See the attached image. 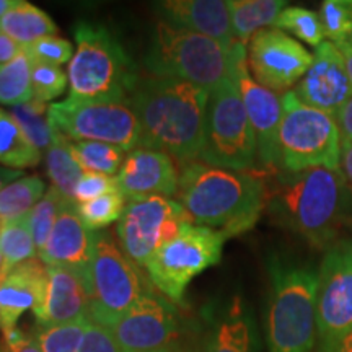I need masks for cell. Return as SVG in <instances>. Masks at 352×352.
I'll return each instance as SVG.
<instances>
[{"label": "cell", "mask_w": 352, "mask_h": 352, "mask_svg": "<svg viewBox=\"0 0 352 352\" xmlns=\"http://www.w3.org/2000/svg\"><path fill=\"white\" fill-rule=\"evenodd\" d=\"M209 91L166 77H139L129 104L140 124V147L164 152L183 165L201 155Z\"/></svg>", "instance_id": "1"}, {"label": "cell", "mask_w": 352, "mask_h": 352, "mask_svg": "<svg viewBox=\"0 0 352 352\" xmlns=\"http://www.w3.org/2000/svg\"><path fill=\"white\" fill-rule=\"evenodd\" d=\"M266 191L256 171H233L192 162L183 165L176 196L192 222L232 239L254 227L266 206Z\"/></svg>", "instance_id": "2"}, {"label": "cell", "mask_w": 352, "mask_h": 352, "mask_svg": "<svg viewBox=\"0 0 352 352\" xmlns=\"http://www.w3.org/2000/svg\"><path fill=\"white\" fill-rule=\"evenodd\" d=\"M277 175V184L266 191L272 217L315 248H329L349 209L351 195L341 171L310 168Z\"/></svg>", "instance_id": "3"}, {"label": "cell", "mask_w": 352, "mask_h": 352, "mask_svg": "<svg viewBox=\"0 0 352 352\" xmlns=\"http://www.w3.org/2000/svg\"><path fill=\"white\" fill-rule=\"evenodd\" d=\"M267 274V349L270 352H314L318 271L308 263L284 254H271Z\"/></svg>", "instance_id": "4"}, {"label": "cell", "mask_w": 352, "mask_h": 352, "mask_svg": "<svg viewBox=\"0 0 352 352\" xmlns=\"http://www.w3.org/2000/svg\"><path fill=\"white\" fill-rule=\"evenodd\" d=\"M243 47L239 41L226 46L204 34L158 21L145 67L151 76L176 78L212 91L220 83L235 80L236 59Z\"/></svg>", "instance_id": "5"}, {"label": "cell", "mask_w": 352, "mask_h": 352, "mask_svg": "<svg viewBox=\"0 0 352 352\" xmlns=\"http://www.w3.org/2000/svg\"><path fill=\"white\" fill-rule=\"evenodd\" d=\"M69 63V96L77 101H129L139 80L134 64L103 25L78 21Z\"/></svg>", "instance_id": "6"}, {"label": "cell", "mask_w": 352, "mask_h": 352, "mask_svg": "<svg viewBox=\"0 0 352 352\" xmlns=\"http://www.w3.org/2000/svg\"><path fill=\"white\" fill-rule=\"evenodd\" d=\"M279 158L280 170L289 173L310 168L341 171V135L336 120L308 107L294 90L283 95Z\"/></svg>", "instance_id": "7"}, {"label": "cell", "mask_w": 352, "mask_h": 352, "mask_svg": "<svg viewBox=\"0 0 352 352\" xmlns=\"http://www.w3.org/2000/svg\"><path fill=\"white\" fill-rule=\"evenodd\" d=\"M199 160L217 168L258 173L256 139L235 80L209 91Z\"/></svg>", "instance_id": "8"}, {"label": "cell", "mask_w": 352, "mask_h": 352, "mask_svg": "<svg viewBox=\"0 0 352 352\" xmlns=\"http://www.w3.org/2000/svg\"><path fill=\"white\" fill-rule=\"evenodd\" d=\"M152 289L138 264L121 252L108 232H96L94 258L88 270V315L95 323L111 329L118 320Z\"/></svg>", "instance_id": "9"}, {"label": "cell", "mask_w": 352, "mask_h": 352, "mask_svg": "<svg viewBox=\"0 0 352 352\" xmlns=\"http://www.w3.org/2000/svg\"><path fill=\"white\" fill-rule=\"evenodd\" d=\"M227 240L226 233L215 228L184 223L178 235L145 264L148 280L170 302L182 303L189 283L220 263Z\"/></svg>", "instance_id": "10"}, {"label": "cell", "mask_w": 352, "mask_h": 352, "mask_svg": "<svg viewBox=\"0 0 352 352\" xmlns=\"http://www.w3.org/2000/svg\"><path fill=\"white\" fill-rule=\"evenodd\" d=\"M50 122L69 140H94L124 152L140 147V124L129 101L64 100L50 107Z\"/></svg>", "instance_id": "11"}, {"label": "cell", "mask_w": 352, "mask_h": 352, "mask_svg": "<svg viewBox=\"0 0 352 352\" xmlns=\"http://www.w3.org/2000/svg\"><path fill=\"white\" fill-rule=\"evenodd\" d=\"M188 222H192V219L178 201L165 196H147L127 199L116 232L126 256L145 267L153 254L175 239Z\"/></svg>", "instance_id": "12"}, {"label": "cell", "mask_w": 352, "mask_h": 352, "mask_svg": "<svg viewBox=\"0 0 352 352\" xmlns=\"http://www.w3.org/2000/svg\"><path fill=\"white\" fill-rule=\"evenodd\" d=\"M352 328V240H336L324 253L316 290V352Z\"/></svg>", "instance_id": "13"}, {"label": "cell", "mask_w": 352, "mask_h": 352, "mask_svg": "<svg viewBox=\"0 0 352 352\" xmlns=\"http://www.w3.org/2000/svg\"><path fill=\"white\" fill-rule=\"evenodd\" d=\"M314 63L300 41L277 28H264L248 43V69L259 85L274 94H287Z\"/></svg>", "instance_id": "14"}, {"label": "cell", "mask_w": 352, "mask_h": 352, "mask_svg": "<svg viewBox=\"0 0 352 352\" xmlns=\"http://www.w3.org/2000/svg\"><path fill=\"white\" fill-rule=\"evenodd\" d=\"M122 352H153L179 340V315L168 298L144 292L111 328Z\"/></svg>", "instance_id": "15"}, {"label": "cell", "mask_w": 352, "mask_h": 352, "mask_svg": "<svg viewBox=\"0 0 352 352\" xmlns=\"http://www.w3.org/2000/svg\"><path fill=\"white\" fill-rule=\"evenodd\" d=\"M235 82L240 88L250 124L253 127L258 152V173H279V129L283 121V96L267 90L250 74L246 47L240 51L235 67Z\"/></svg>", "instance_id": "16"}, {"label": "cell", "mask_w": 352, "mask_h": 352, "mask_svg": "<svg viewBox=\"0 0 352 352\" xmlns=\"http://www.w3.org/2000/svg\"><path fill=\"white\" fill-rule=\"evenodd\" d=\"M294 94L308 107L336 118L338 111L352 98L344 57L336 44L324 41L315 47L314 63L294 88Z\"/></svg>", "instance_id": "17"}, {"label": "cell", "mask_w": 352, "mask_h": 352, "mask_svg": "<svg viewBox=\"0 0 352 352\" xmlns=\"http://www.w3.org/2000/svg\"><path fill=\"white\" fill-rule=\"evenodd\" d=\"M96 232L87 228L74 201H65L50 240L38 258L46 266L69 267L82 272L88 279L91 258H94Z\"/></svg>", "instance_id": "18"}, {"label": "cell", "mask_w": 352, "mask_h": 352, "mask_svg": "<svg viewBox=\"0 0 352 352\" xmlns=\"http://www.w3.org/2000/svg\"><path fill=\"white\" fill-rule=\"evenodd\" d=\"M178 179L173 158L144 147L129 152L116 175L118 188L127 199L147 196L171 197L178 191Z\"/></svg>", "instance_id": "19"}, {"label": "cell", "mask_w": 352, "mask_h": 352, "mask_svg": "<svg viewBox=\"0 0 352 352\" xmlns=\"http://www.w3.org/2000/svg\"><path fill=\"white\" fill-rule=\"evenodd\" d=\"M47 266L38 256L20 263L0 279V329L8 333L16 328L20 316L43 310L47 292Z\"/></svg>", "instance_id": "20"}, {"label": "cell", "mask_w": 352, "mask_h": 352, "mask_svg": "<svg viewBox=\"0 0 352 352\" xmlns=\"http://www.w3.org/2000/svg\"><path fill=\"white\" fill-rule=\"evenodd\" d=\"M47 292L43 310L36 315L39 328L59 327L90 318L88 279L82 272L69 267L47 266Z\"/></svg>", "instance_id": "21"}, {"label": "cell", "mask_w": 352, "mask_h": 352, "mask_svg": "<svg viewBox=\"0 0 352 352\" xmlns=\"http://www.w3.org/2000/svg\"><path fill=\"white\" fill-rule=\"evenodd\" d=\"M164 21L232 46L233 36L228 2L222 0H166L157 3Z\"/></svg>", "instance_id": "22"}, {"label": "cell", "mask_w": 352, "mask_h": 352, "mask_svg": "<svg viewBox=\"0 0 352 352\" xmlns=\"http://www.w3.org/2000/svg\"><path fill=\"white\" fill-rule=\"evenodd\" d=\"M256 323L241 297H233L220 310L204 341L202 352H256Z\"/></svg>", "instance_id": "23"}, {"label": "cell", "mask_w": 352, "mask_h": 352, "mask_svg": "<svg viewBox=\"0 0 352 352\" xmlns=\"http://www.w3.org/2000/svg\"><path fill=\"white\" fill-rule=\"evenodd\" d=\"M0 32L25 47L41 38L56 36L57 26L41 8L16 0L15 7L0 20Z\"/></svg>", "instance_id": "24"}, {"label": "cell", "mask_w": 352, "mask_h": 352, "mask_svg": "<svg viewBox=\"0 0 352 352\" xmlns=\"http://www.w3.org/2000/svg\"><path fill=\"white\" fill-rule=\"evenodd\" d=\"M287 7L284 0H232L228 2L235 41L250 43L254 34L274 25L280 12Z\"/></svg>", "instance_id": "25"}, {"label": "cell", "mask_w": 352, "mask_h": 352, "mask_svg": "<svg viewBox=\"0 0 352 352\" xmlns=\"http://www.w3.org/2000/svg\"><path fill=\"white\" fill-rule=\"evenodd\" d=\"M39 160L41 152L26 139L12 114L0 109V164L7 168L21 170L36 166Z\"/></svg>", "instance_id": "26"}, {"label": "cell", "mask_w": 352, "mask_h": 352, "mask_svg": "<svg viewBox=\"0 0 352 352\" xmlns=\"http://www.w3.org/2000/svg\"><path fill=\"white\" fill-rule=\"evenodd\" d=\"M0 252L3 256L0 279L6 277L20 263L38 256L36 245L30 230L28 214L23 217L0 220Z\"/></svg>", "instance_id": "27"}, {"label": "cell", "mask_w": 352, "mask_h": 352, "mask_svg": "<svg viewBox=\"0 0 352 352\" xmlns=\"http://www.w3.org/2000/svg\"><path fill=\"white\" fill-rule=\"evenodd\" d=\"M23 131L26 139L32 142L39 152H47L51 145L59 138V132L50 122V107L36 98L30 100L28 103L13 107L8 111Z\"/></svg>", "instance_id": "28"}, {"label": "cell", "mask_w": 352, "mask_h": 352, "mask_svg": "<svg viewBox=\"0 0 352 352\" xmlns=\"http://www.w3.org/2000/svg\"><path fill=\"white\" fill-rule=\"evenodd\" d=\"M46 171L52 183V188L63 192L67 199L74 201L77 183L80 182L82 175L85 171L78 166L76 158L70 153L69 139H65L64 135L59 134L56 142L46 152Z\"/></svg>", "instance_id": "29"}, {"label": "cell", "mask_w": 352, "mask_h": 352, "mask_svg": "<svg viewBox=\"0 0 352 352\" xmlns=\"http://www.w3.org/2000/svg\"><path fill=\"white\" fill-rule=\"evenodd\" d=\"M69 148L83 171L113 176L124 164V151L116 145L94 140H69Z\"/></svg>", "instance_id": "30"}, {"label": "cell", "mask_w": 352, "mask_h": 352, "mask_svg": "<svg viewBox=\"0 0 352 352\" xmlns=\"http://www.w3.org/2000/svg\"><path fill=\"white\" fill-rule=\"evenodd\" d=\"M33 100L32 60L21 51L8 64L0 65V103L19 107Z\"/></svg>", "instance_id": "31"}, {"label": "cell", "mask_w": 352, "mask_h": 352, "mask_svg": "<svg viewBox=\"0 0 352 352\" xmlns=\"http://www.w3.org/2000/svg\"><path fill=\"white\" fill-rule=\"evenodd\" d=\"M44 182L38 176H26L0 191V220L23 217L43 199Z\"/></svg>", "instance_id": "32"}, {"label": "cell", "mask_w": 352, "mask_h": 352, "mask_svg": "<svg viewBox=\"0 0 352 352\" xmlns=\"http://www.w3.org/2000/svg\"><path fill=\"white\" fill-rule=\"evenodd\" d=\"M272 26L284 33H290L292 38L308 46L318 47L321 43L327 41L318 13L303 7H285Z\"/></svg>", "instance_id": "33"}, {"label": "cell", "mask_w": 352, "mask_h": 352, "mask_svg": "<svg viewBox=\"0 0 352 352\" xmlns=\"http://www.w3.org/2000/svg\"><path fill=\"white\" fill-rule=\"evenodd\" d=\"M65 201H67V197L63 192L57 191L56 188H50L46 195L43 196V199L28 212L30 230H32L38 254L43 252L47 240H50L52 228L56 226V220L59 217Z\"/></svg>", "instance_id": "34"}, {"label": "cell", "mask_w": 352, "mask_h": 352, "mask_svg": "<svg viewBox=\"0 0 352 352\" xmlns=\"http://www.w3.org/2000/svg\"><path fill=\"white\" fill-rule=\"evenodd\" d=\"M127 206V197L121 191L111 195L101 196L85 204H78V214L87 228L94 232H101V228L111 226L113 222L120 220L124 214Z\"/></svg>", "instance_id": "35"}, {"label": "cell", "mask_w": 352, "mask_h": 352, "mask_svg": "<svg viewBox=\"0 0 352 352\" xmlns=\"http://www.w3.org/2000/svg\"><path fill=\"white\" fill-rule=\"evenodd\" d=\"M90 321L83 318L59 327L39 328L36 338L43 352H78Z\"/></svg>", "instance_id": "36"}, {"label": "cell", "mask_w": 352, "mask_h": 352, "mask_svg": "<svg viewBox=\"0 0 352 352\" xmlns=\"http://www.w3.org/2000/svg\"><path fill=\"white\" fill-rule=\"evenodd\" d=\"M320 20L328 41L334 44L352 39V0H324L320 7Z\"/></svg>", "instance_id": "37"}, {"label": "cell", "mask_w": 352, "mask_h": 352, "mask_svg": "<svg viewBox=\"0 0 352 352\" xmlns=\"http://www.w3.org/2000/svg\"><path fill=\"white\" fill-rule=\"evenodd\" d=\"M67 82L69 76L57 65L32 64L33 98L43 103L52 101L64 94Z\"/></svg>", "instance_id": "38"}, {"label": "cell", "mask_w": 352, "mask_h": 352, "mask_svg": "<svg viewBox=\"0 0 352 352\" xmlns=\"http://www.w3.org/2000/svg\"><path fill=\"white\" fill-rule=\"evenodd\" d=\"M32 64L63 65L74 57V47L67 39L59 36H46L23 47Z\"/></svg>", "instance_id": "39"}, {"label": "cell", "mask_w": 352, "mask_h": 352, "mask_svg": "<svg viewBox=\"0 0 352 352\" xmlns=\"http://www.w3.org/2000/svg\"><path fill=\"white\" fill-rule=\"evenodd\" d=\"M116 191H120L116 176L85 171L82 175L80 182L77 183L76 192H74V202L76 204H85V202L98 199L101 196L111 195V192Z\"/></svg>", "instance_id": "40"}, {"label": "cell", "mask_w": 352, "mask_h": 352, "mask_svg": "<svg viewBox=\"0 0 352 352\" xmlns=\"http://www.w3.org/2000/svg\"><path fill=\"white\" fill-rule=\"evenodd\" d=\"M78 352H122L120 344L114 340L111 329L90 321L83 334Z\"/></svg>", "instance_id": "41"}, {"label": "cell", "mask_w": 352, "mask_h": 352, "mask_svg": "<svg viewBox=\"0 0 352 352\" xmlns=\"http://www.w3.org/2000/svg\"><path fill=\"white\" fill-rule=\"evenodd\" d=\"M3 347L7 352H43L36 336H28L19 328L3 333Z\"/></svg>", "instance_id": "42"}, {"label": "cell", "mask_w": 352, "mask_h": 352, "mask_svg": "<svg viewBox=\"0 0 352 352\" xmlns=\"http://www.w3.org/2000/svg\"><path fill=\"white\" fill-rule=\"evenodd\" d=\"M334 120H336L338 129H340L341 145L352 144V98L338 111Z\"/></svg>", "instance_id": "43"}, {"label": "cell", "mask_w": 352, "mask_h": 352, "mask_svg": "<svg viewBox=\"0 0 352 352\" xmlns=\"http://www.w3.org/2000/svg\"><path fill=\"white\" fill-rule=\"evenodd\" d=\"M21 51H23V46H20L10 36L0 32V65L10 63Z\"/></svg>", "instance_id": "44"}, {"label": "cell", "mask_w": 352, "mask_h": 352, "mask_svg": "<svg viewBox=\"0 0 352 352\" xmlns=\"http://www.w3.org/2000/svg\"><path fill=\"white\" fill-rule=\"evenodd\" d=\"M341 173L352 188V144L341 145Z\"/></svg>", "instance_id": "45"}, {"label": "cell", "mask_w": 352, "mask_h": 352, "mask_svg": "<svg viewBox=\"0 0 352 352\" xmlns=\"http://www.w3.org/2000/svg\"><path fill=\"white\" fill-rule=\"evenodd\" d=\"M321 352H352V328L347 329L341 338H338L331 346Z\"/></svg>", "instance_id": "46"}, {"label": "cell", "mask_w": 352, "mask_h": 352, "mask_svg": "<svg viewBox=\"0 0 352 352\" xmlns=\"http://www.w3.org/2000/svg\"><path fill=\"white\" fill-rule=\"evenodd\" d=\"M23 173H21V170H13V168H7V166L0 165V191H2L3 188L8 186V184L16 182V179H20Z\"/></svg>", "instance_id": "47"}, {"label": "cell", "mask_w": 352, "mask_h": 352, "mask_svg": "<svg viewBox=\"0 0 352 352\" xmlns=\"http://www.w3.org/2000/svg\"><path fill=\"white\" fill-rule=\"evenodd\" d=\"M336 46H338V50L341 51L342 57H344L347 76H349V80L352 83V44L349 41H342V43H338Z\"/></svg>", "instance_id": "48"}, {"label": "cell", "mask_w": 352, "mask_h": 352, "mask_svg": "<svg viewBox=\"0 0 352 352\" xmlns=\"http://www.w3.org/2000/svg\"><path fill=\"white\" fill-rule=\"evenodd\" d=\"M153 352H197V349L186 341L176 340L175 342H171V344L162 347V349H158V351H153Z\"/></svg>", "instance_id": "49"}, {"label": "cell", "mask_w": 352, "mask_h": 352, "mask_svg": "<svg viewBox=\"0 0 352 352\" xmlns=\"http://www.w3.org/2000/svg\"><path fill=\"white\" fill-rule=\"evenodd\" d=\"M16 0H0V20L6 16V13L8 10H12L13 7H15Z\"/></svg>", "instance_id": "50"}, {"label": "cell", "mask_w": 352, "mask_h": 352, "mask_svg": "<svg viewBox=\"0 0 352 352\" xmlns=\"http://www.w3.org/2000/svg\"><path fill=\"white\" fill-rule=\"evenodd\" d=\"M2 267H3V256H2V252H0V274H2Z\"/></svg>", "instance_id": "51"}, {"label": "cell", "mask_w": 352, "mask_h": 352, "mask_svg": "<svg viewBox=\"0 0 352 352\" xmlns=\"http://www.w3.org/2000/svg\"><path fill=\"white\" fill-rule=\"evenodd\" d=\"M349 43H351V44H352V39H351V41H349Z\"/></svg>", "instance_id": "52"}]
</instances>
